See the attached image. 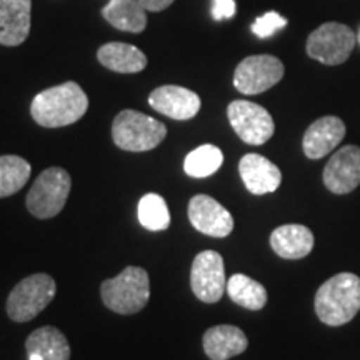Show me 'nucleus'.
<instances>
[{
  "label": "nucleus",
  "instance_id": "1",
  "mask_svg": "<svg viewBox=\"0 0 360 360\" xmlns=\"http://www.w3.org/2000/svg\"><path fill=\"white\" fill-rule=\"evenodd\" d=\"M89 109V97L79 84L65 82L51 87L34 97L30 105L32 119L47 129L75 124Z\"/></svg>",
  "mask_w": 360,
  "mask_h": 360
},
{
  "label": "nucleus",
  "instance_id": "2",
  "mask_svg": "<svg viewBox=\"0 0 360 360\" xmlns=\"http://www.w3.org/2000/svg\"><path fill=\"white\" fill-rule=\"evenodd\" d=\"M360 310V277L342 272L323 282L315 294V314L326 326L339 327Z\"/></svg>",
  "mask_w": 360,
  "mask_h": 360
},
{
  "label": "nucleus",
  "instance_id": "3",
  "mask_svg": "<svg viewBox=\"0 0 360 360\" xmlns=\"http://www.w3.org/2000/svg\"><path fill=\"white\" fill-rule=\"evenodd\" d=\"M105 307L115 314H137L146 307L150 297L148 274L141 267H127L114 278H107L101 285Z\"/></svg>",
  "mask_w": 360,
  "mask_h": 360
},
{
  "label": "nucleus",
  "instance_id": "4",
  "mask_svg": "<svg viewBox=\"0 0 360 360\" xmlns=\"http://www.w3.org/2000/svg\"><path fill=\"white\" fill-rule=\"evenodd\" d=\"M167 135L165 125L142 112L127 109L115 117L112 139L115 146L129 152H147L155 148Z\"/></svg>",
  "mask_w": 360,
  "mask_h": 360
},
{
  "label": "nucleus",
  "instance_id": "5",
  "mask_svg": "<svg viewBox=\"0 0 360 360\" xmlns=\"http://www.w3.org/2000/svg\"><path fill=\"white\" fill-rule=\"evenodd\" d=\"M72 187L70 175L60 167L44 170L27 193V209L37 219H52L62 212Z\"/></svg>",
  "mask_w": 360,
  "mask_h": 360
},
{
  "label": "nucleus",
  "instance_id": "6",
  "mask_svg": "<svg viewBox=\"0 0 360 360\" xmlns=\"http://www.w3.org/2000/svg\"><path fill=\"white\" fill-rule=\"evenodd\" d=\"M56 281L49 274H34L13 287L7 299V315L13 322H29L56 297Z\"/></svg>",
  "mask_w": 360,
  "mask_h": 360
},
{
  "label": "nucleus",
  "instance_id": "7",
  "mask_svg": "<svg viewBox=\"0 0 360 360\" xmlns=\"http://www.w3.org/2000/svg\"><path fill=\"white\" fill-rule=\"evenodd\" d=\"M357 35L349 25L339 22H327L314 30L307 39L310 58L326 65H340L352 53Z\"/></svg>",
  "mask_w": 360,
  "mask_h": 360
},
{
  "label": "nucleus",
  "instance_id": "8",
  "mask_svg": "<svg viewBox=\"0 0 360 360\" xmlns=\"http://www.w3.org/2000/svg\"><path fill=\"white\" fill-rule=\"evenodd\" d=\"M283 72L285 69L277 57L267 56V53L250 56L237 65L236 74H233V85L240 94L257 96L281 82Z\"/></svg>",
  "mask_w": 360,
  "mask_h": 360
},
{
  "label": "nucleus",
  "instance_id": "9",
  "mask_svg": "<svg viewBox=\"0 0 360 360\" xmlns=\"http://www.w3.org/2000/svg\"><path fill=\"white\" fill-rule=\"evenodd\" d=\"M227 117L236 134L249 146H262L276 132L272 115L259 103L233 101L227 107Z\"/></svg>",
  "mask_w": 360,
  "mask_h": 360
},
{
  "label": "nucleus",
  "instance_id": "10",
  "mask_svg": "<svg viewBox=\"0 0 360 360\" xmlns=\"http://www.w3.org/2000/svg\"><path fill=\"white\" fill-rule=\"evenodd\" d=\"M193 295L205 304H215L227 290L224 259L219 252L204 250L193 259L191 270Z\"/></svg>",
  "mask_w": 360,
  "mask_h": 360
},
{
  "label": "nucleus",
  "instance_id": "11",
  "mask_svg": "<svg viewBox=\"0 0 360 360\" xmlns=\"http://www.w3.org/2000/svg\"><path fill=\"white\" fill-rule=\"evenodd\" d=\"M188 220L195 231L209 237L222 238L231 236L233 231L231 212L212 197L204 195V193L192 197L188 202Z\"/></svg>",
  "mask_w": 360,
  "mask_h": 360
},
{
  "label": "nucleus",
  "instance_id": "12",
  "mask_svg": "<svg viewBox=\"0 0 360 360\" xmlns=\"http://www.w3.org/2000/svg\"><path fill=\"white\" fill-rule=\"evenodd\" d=\"M323 184L332 193H350L360 184V147L345 146L335 154L323 169Z\"/></svg>",
  "mask_w": 360,
  "mask_h": 360
},
{
  "label": "nucleus",
  "instance_id": "13",
  "mask_svg": "<svg viewBox=\"0 0 360 360\" xmlns=\"http://www.w3.org/2000/svg\"><path fill=\"white\" fill-rule=\"evenodd\" d=\"M148 103L159 114L174 120L193 119L200 110V97L180 85H162L148 96Z\"/></svg>",
  "mask_w": 360,
  "mask_h": 360
},
{
  "label": "nucleus",
  "instance_id": "14",
  "mask_svg": "<svg viewBox=\"0 0 360 360\" xmlns=\"http://www.w3.org/2000/svg\"><path fill=\"white\" fill-rule=\"evenodd\" d=\"M345 132H347V129H345V124L342 122L339 117L327 115L315 120L305 130L302 141L304 154L312 160L322 159L339 146L342 139L345 137Z\"/></svg>",
  "mask_w": 360,
  "mask_h": 360
},
{
  "label": "nucleus",
  "instance_id": "15",
  "mask_svg": "<svg viewBox=\"0 0 360 360\" xmlns=\"http://www.w3.org/2000/svg\"><path fill=\"white\" fill-rule=\"evenodd\" d=\"M32 0H0V45L15 47L30 34Z\"/></svg>",
  "mask_w": 360,
  "mask_h": 360
},
{
  "label": "nucleus",
  "instance_id": "16",
  "mask_svg": "<svg viewBox=\"0 0 360 360\" xmlns=\"http://www.w3.org/2000/svg\"><path fill=\"white\" fill-rule=\"evenodd\" d=\"M238 172L247 191L254 195L276 192L281 187L282 172L276 164L259 154H247L238 162Z\"/></svg>",
  "mask_w": 360,
  "mask_h": 360
},
{
  "label": "nucleus",
  "instance_id": "17",
  "mask_svg": "<svg viewBox=\"0 0 360 360\" xmlns=\"http://www.w3.org/2000/svg\"><path fill=\"white\" fill-rule=\"evenodd\" d=\"M314 233L309 227L299 224H287L277 227L270 236V247L282 259H304L314 249Z\"/></svg>",
  "mask_w": 360,
  "mask_h": 360
},
{
  "label": "nucleus",
  "instance_id": "18",
  "mask_svg": "<svg viewBox=\"0 0 360 360\" xmlns=\"http://www.w3.org/2000/svg\"><path fill=\"white\" fill-rule=\"evenodd\" d=\"M202 344L210 360H229L245 352L249 340L236 326H215L205 332Z\"/></svg>",
  "mask_w": 360,
  "mask_h": 360
},
{
  "label": "nucleus",
  "instance_id": "19",
  "mask_svg": "<svg viewBox=\"0 0 360 360\" xmlns=\"http://www.w3.org/2000/svg\"><path fill=\"white\" fill-rule=\"evenodd\" d=\"M29 360H69L70 345L56 327L45 326L34 330L25 342Z\"/></svg>",
  "mask_w": 360,
  "mask_h": 360
},
{
  "label": "nucleus",
  "instance_id": "20",
  "mask_svg": "<svg viewBox=\"0 0 360 360\" xmlns=\"http://www.w3.org/2000/svg\"><path fill=\"white\" fill-rule=\"evenodd\" d=\"M98 62L119 74H137L147 67V57L141 49L124 42L102 45L97 52Z\"/></svg>",
  "mask_w": 360,
  "mask_h": 360
},
{
  "label": "nucleus",
  "instance_id": "21",
  "mask_svg": "<svg viewBox=\"0 0 360 360\" xmlns=\"http://www.w3.org/2000/svg\"><path fill=\"white\" fill-rule=\"evenodd\" d=\"M146 12L139 0H110L102 8V17L122 32L141 34L147 25Z\"/></svg>",
  "mask_w": 360,
  "mask_h": 360
},
{
  "label": "nucleus",
  "instance_id": "22",
  "mask_svg": "<svg viewBox=\"0 0 360 360\" xmlns=\"http://www.w3.org/2000/svg\"><path fill=\"white\" fill-rule=\"evenodd\" d=\"M227 294L240 307L249 310H260L267 304V290L244 274H236L227 281Z\"/></svg>",
  "mask_w": 360,
  "mask_h": 360
},
{
  "label": "nucleus",
  "instance_id": "23",
  "mask_svg": "<svg viewBox=\"0 0 360 360\" xmlns=\"http://www.w3.org/2000/svg\"><path fill=\"white\" fill-rule=\"evenodd\" d=\"M30 172H32L30 164L22 157H0V199L19 192L29 180Z\"/></svg>",
  "mask_w": 360,
  "mask_h": 360
},
{
  "label": "nucleus",
  "instance_id": "24",
  "mask_svg": "<svg viewBox=\"0 0 360 360\" xmlns=\"http://www.w3.org/2000/svg\"><path fill=\"white\" fill-rule=\"evenodd\" d=\"M224 162V154L219 147L212 143L197 147L184 160V170L188 177L204 179L217 172Z\"/></svg>",
  "mask_w": 360,
  "mask_h": 360
},
{
  "label": "nucleus",
  "instance_id": "25",
  "mask_svg": "<svg viewBox=\"0 0 360 360\" xmlns=\"http://www.w3.org/2000/svg\"><path fill=\"white\" fill-rule=\"evenodd\" d=\"M139 220L147 231H165L170 225V212L164 197L159 193H147L139 202Z\"/></svg>",
  "mask_w": 360,
  "mask_h": 360
},
{
  "label": "nucleus",
  "instance_id": "26",
  "mask_svg": "<svg viewBox=\"0 0 360 360\" xmlns=\"http://www.w3.org/2000/svg\"><path fill=\"white\" fill-rule=\"evenodd\" d=\"M287 25V19L282 17L278 12H267L264 15H260L255 19L252 24V32L257 35L259 39H269L278 30L283 29Z\"/></svg>",
  "mask_w": 360,
  "mask_h": 360
},
{
  "label": "nucleus",
  "instance_id": "27",
  "mask_svg": "<svg viewBox=\"0 0 360 360\" xmlns=\"http://www.w3.org/2000/svg\"><path fill=\"white\" fill-rule=\"evenodd\" d=\"M236 0H214L212 4V17L217 22L232 19L236 15Z\"/></svg>",
  "mask_w": 360,
  "mask_h": 360
},
{
  "label": "nucleus",
  "instance_id": "28",
  "mask_svg": "<svg viewBox=\"0 0 360 360\" xmlns=\"http://www.w3.org/2000/svg\"><path fill=\"white\" fill-rule=\"evenodd\" d=\"M139 2L148 12H160L172 6L174 0H139Z\"/></svg>",
  "mask_w": 360,
  "mask_h": 360
},
{
  "label": "nucleus",
  "instance_id": "29",
  "mask_svg": "<svg viewBox=\"0 0 360 360\" xmlns=\"http://www.w3.org/2000/svg\"><path fill=\"white\" fill-rule=\"evenodd\" d=\"M357 42H359V45H360V29H359V34H357Z\"/></svg>",
  "mask_w": 360,
  "mask_h": 360
}]
</instances>
